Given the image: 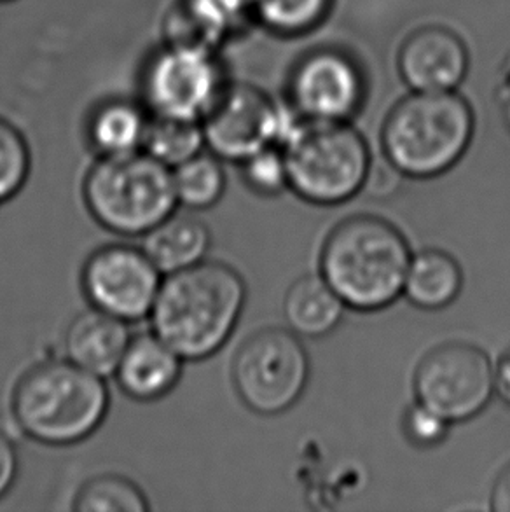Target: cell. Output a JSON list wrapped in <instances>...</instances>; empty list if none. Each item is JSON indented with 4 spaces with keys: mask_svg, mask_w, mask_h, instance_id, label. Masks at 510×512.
Segmentation results:
<instances>
[{
    "mask_svg": "<svg viewBox=\"0 0 510 512\" xmlns=\"http://www.w3.org/2000/svg\"><path fill=\"white\" fill-rule=\"evenodd\" d=\"M247 284L229 264L205 259L163 277L149 322L184 362L214 357L228 345L247 305Z\"/></svg>",
    "mask_w": 510,
    "mask_h": 512,
    "instance_id": "6da1fadb",
    "label": "cell"
},
{
    "mask_svg": "<svg viewBox=\"0 0 510 512\" xmlns=\"http://www.w3.org/2000/svg\"><path fill=\"white\" fill-rule=\"evenodd\" d=\"M111 392L104 378L70 360L37 362L21 374L11 394V416L23 436L51 448L90 439L109 415Z\"/></svg>",
    "mask_w": 510,
    "mask_h": 512,
    "instance_id": "7a4b0ae2",
    "label": "cell"
},
{
    "mask_svg": "<svg viewBox=\"0 0 510 512\" xmlns=\"http://www.w3.org/2000/svg\"><path fill=\"white\" fill-rule=\"evenodd\" d=\"M411 249L392 222L353 215L332 229L320 256V275L357 312H380L404 294Z\"/></svg>",
    "mask_w": 510,
    "mask_h": 512,
    "instance_id": "3957f363",
    "label": "cell"
},
{
    "mask_svg": "<svg viewBox=\"0 0 510 512\" xmlns=\"http://www.w3.org/2000/svg\"><path fill=\"white\" fill-rule=\"evenodd\" d=\"M474 132V111L458 91H411L388 114L381 147L404 177L434 179L462 160Z\"/></svg>",
    "mask_w": 510,
    "mask_h": 512,
    "instance_id": "277c9868",
    "label": "cell"
},
{
    "mask_svg": "<svg viewBox=\"0 0 510 512\" xmlns=\"http://www.w3.org/2000/svg\"><path fill=\"white\" fill-rule=\"evenodd\" d=\"M84 207L112 235L142 238L179 205L172 168L145 151L97 158L83 179Z\"/></svg>",
    "mask_w": 510,
    "mask_h": 512,
    "instance_id": "5b68a950",
    "label": "cell"
},
{
    "mask_svg": "<svg viewBox=\"0 0 510 512\" xmlns=\"http://www.w3.org/2000/svg\"><path fill=\"white\" fill-rule=\"evenodd\" d=\"M289 189L315 205H339L362 193L371 167L364 135L350 123L294 118L283 135Z\"/></svg>",
    "mask_w": 510,
    "mask_h": 512,
    "instance_id": "8992f818",
    "label": "cell"
},
{
    "mask_svg": "<svg viewBox=\"0 0 510 512\" xmlns=\"http://www.w3.org/2000/svg\"><path fill=\"white\" fill-rule=\"evenodd\" d=\"M231 83L221 48L165 39L145 58L138 77L140 102L152 116L203 121Z\"/></svg>",
    "mask_w": 510,
    "mask_h": 512,
    "instance_id": "52a82bcc",
    "label": "cell"
},
{
    "mask_svg": "<svg viewBox=\"0 0 510 512\" xmlns=\"http://www.w3.org/2000/svg\"><path fill=\"white\" fill-rule=\"evenodd\" d=\"M240 401L257 415L276 416L296 406L310 381V357L287 329H261L243 341L231 364Z\"/></svg>",
    "mask_w": 510,
    "mask_h": 512,
    "instance_id": "ba28073f",
    "label": "cell"
},
{
    "mask_svg": "<svg viewBox=\"0 0 510 512\" xmlns=\"http://www.w3.org/2000/svg\"><path fill=\"white\" fill-rule=\"evenodd\" d=\"M416 401L453 423L479 415L495 394L488 353L469 343H446L428 352L414 373Z\"/></svg>",
    "mask_w": 510,
    "mask_h": 512,
    "instance_id": "9c48e42d",
    "label": "cell"
},
{
    "mask_svg": "<svg viewBox=\"0 0 510 512\" xmlns=\"http://www.w3.org/2000/svg\"><path fill=\"white\" fill-rule=\"evenodd\" d=\"M294 118L261 88L231 81L201 126L208 151L240 165L266 147L280 146Z\"/></svg>",
    "mask_w": 510,
    "mask_h": 512,
    "instance_id": "30bf717a",
    "label": "cell"
},
{
    "mask_svg": "<svg viewBox=\"0 0 510 512\" xmlns=\"http://www.w3.org/2000/svg\"><path fill=\"white\" fill-rule=\"evenodd\" d=\"M163 282L142 247L107 243L93 250L81 268V289L88 305L128 324L149 319Z\"/></svg>",
    "mask_w": 510,
    "mask_h": 512,
    "instance_id": "8fae6325",
    "label": "cell"
},
{
    "mask_svg": "<svg viewBox=\"0 0 510 512\" xmlns=\"http://www.w3.org/2000/svg\"><path fill=\"white\" fill-rule=\"evenodd\" d=\"M366 98V77L346 51L320 48L297 62L289 77L290 111L297 118L350 123Z\"/></svg>",
    "mask_w": 510,
    "mask_h": 512,
    "instance_id": "7c38bea8",
    "label": "cell"
},
{
    "mask_svg": "<svg viewBox=\"0 0 510 512\" xmlns=\"http://www.w3.org/2000/svg\"><path fill=\"white\" fill-rule=\"evenodd\" d=\"M469 65L467 44L455 30L441 25L418 28L400 46V77L411 91H458Z\"/></svg>",
    "mask_w": 510,
    "mask_h": 512,
    "instance_id": "4fadbf2b",
    "label": "cell"
},
{
    "mask_svg": "<svg viewBox=\"0 0 510 512\" xmlns=\"http://www.w3.org/2000/svg\"><path fill=\"white\" fill-rule=\"evenodd\" d=\"M184 359L159 336L133 334L114 371L119 390L135 402H158L179 387Z\"/></svg>",
    "mask_w": 510,
    "mask_h": 512,
    "instance_id": "5bb4252c",
    "label": "cell"
},
{
    "mask_svg": "<svg viewBox=\"0 0 510 512\" xmlns=\"http://www.w3.org/2000/svg\"><path fill=\"white\" fill-rule=\"evenodd\" d=\"M131 324L109 313L88 308L63 333V357L100 378L114 376L119 360L131 341Z\"/></svg>",
    "mask_w": 510,
    "mask_h": 512,
    "instance_id": "9a60e30c",
    "label": "cell"
},
{
    "mask_svg": "<svg viewBox=\"0 0 510 512\" xmlns=\"http://www.w3.org/2000/svg\"><path fill=\"white\" fill-rule=\"evenodd\" d=\"M212 229L194 212L179 208L142 236V249L161 275L193 268L208 259L212 249Z\"/></svg>",
    "mask_w": 510,
    "mask_h": 512,
    "instance_id": "2e32d148",
    "label": "cell"
},
{
    "mask_svg": "<svg viewBox=\"0 0 510 512\" xmlns=\"http://www.w3.org/2000/svg\"><path fill=\"white\" fill-rule=\"evenodd\" d=\"M254 23L250 0H179L165 39H187L221 48Z\"/></svg>",
    "mask_w": 510,
    "mask_h": 512,
    "instance_id": "e0dca14e",
    "label": "cell"
},
{
    "mask_svg": "<svg viewBox=\"0 0 510 512\" xmlns=\"http://www.w3.org/2000/svg\"><path fill=\"white\" fill-rule=\"evenodd\" d=\"M151 112L133 98H107L91 109L84 137L97 158L142 151Z\"/></svg>",
    "mask_w": 510,
    "mask_h": 512,
    "instance_id": "ac0fdd59",
    "label": "cell"
},
{
    "mask_svg": "<svg viewBox=\"0 0 510 512\" xmlns=\"http://www.w3.org/2000/svg\"><path fill=\"white\" fill-rule=\"evenodd\" d=\"M346 305L320 273L297 278L283 299V315L299 338H322L341 324Z\"/></svg>",
    "mask_w": 510,
    "mask_h": 512,
    "instance_id": "d6986e66",
    "label": "cell"
},
{
    "mask_svg": "<svg viewBox=\"0 0 510 512\" xmlns=\"http://www.w3.org/2000/svg\"><path fill=\"white\" fill-rule=\"evenodd\" d=\"M463 287L462 266L444 250H421L411 257L404 296L423 310H442L455 303Z\"/></svg>",
    "mask_w": 510,
    "mask_h": 512,
    "instance_id": "ffe728a7",
    "label": "cell"
},
{
    "mask_svg": "<svg viewBox=\"0 0 510 512\" xmlns=\"http://www.w3.org/2000/svg\"><path fill=\"white\" fill-rule=\"evenodd\" d=\"M172 173L177 205L189 212L210 210L226 194L228 175L224 161L208 149L173 168Z\"/></svg>",
    "mask_w": 510,
    "mask_h": 512,
    "instance_id": "44dd1931",
    "label": "cell"
},
{
    "mask_svg": "<svg viewBox=\"0 0 510 512\" xmlns=\"http://www.w3.org/2000/svg\"><path fill=\"white\" fill-rule=\"evenodd\" d=\"M207 149L200 121L152 116L142 151L165 167L177 168Z\"/></svg>",
    "mask_w": 510,
    "mask_h": 512,
    "instance_id": "7402d4cb",
    "label": "cell"
},
{
    "mask_svg": "<svg viewBox=\"0 0 510 512\" xmlns=\"http://www.w3.org/2000/svg\"><path fill=\"white\" fill-rule=\"evenodd\" d=\"M72 509L79 512H145L151 509L142 488L119 474H100L77 490Z\"/></svg>",
    "mask_w": 510,
    "mask_h": 512,
    "instance_id": "603a6c76",
    "label": "cell"
},
{
    "mask_svg": "<svg viewBox=\"0 0 510 512\" xmlns=\"http://www.w3.org/2000/svg\"><path fill=\"white\" fill-rule=\"evenodd\" d=\"M254 21L273 34L294 37L318 27L332 0H250Z\"/></svg>",
    "mask_w": 510,
    "mask_h": 512,
    "instance_id": "cb8c5ba5",
    "label": "cell"
},
{
    "mask_svg": "<svg viewBox=\"0 0 510 512\" xmlns=\"http://www.w3.org/2000/svg\"><path fill=\"white\" fill-rule=\"evenodd\" d=\"M32 172V151L25 135L0 118V207L21 193Z\"/></svg>",
    "mask_w": 510,
    "mask_h": 512,
    "instance_id": "d4e9b609",
    "label": "cell"
},
{
    "mask_svg": "<svg viewBox=\"0 0 510 512\" xmlns=\"http://www.w3.org/2000/svg\"><path fill=\"white\" fill-rule=\"evenodd\" d=\"M243 184L264 198H271L289 189V177L282 147L271 146L252 154L240 163Z\"/></svg>",
    "mask_w": 510,
    "mask_h": 512,
    "instance_id": "484cf974",
    "label": "cell"
},
{
    "mask_svg": "<svg viewBox=\"0 0 510 512\" xmlns=\"http://www.w3.org/2000/svg\"><path fill=\"white\" fill-rule=\"evenodd\" d=\"M449 429L451 423L446 418L420 401L411 404L404 415V432L407 439L418 448H434L444 443Z\"/></svg>",
    "mask_w": 510,
    "mask_h": 512,
    "instance_id": "4316f807",
    "label": "cell"
},
{
    "mask_svg": "<svg viewBox=\"0 0 510 512\" xmlns=\"http://www.w3.org/2000/svg\"><path fill=\"white\" fill-rule=\"evenodd\" d=\"M404 180V173L399 168L392 165L390 161H371V167L367 172L366 180L362 193L371 196V198H388L399 191L400 184Z\"/></svg>",
    "mask_w": 510,
    "mask_h": 512,
    "instance_id": "83f0119b",
    "label": "cell"
},
{
    "mask_svg": "<svg viewBox=\"0 0 510 512\" xmlns=\"http://www.w3.org/2000/svg\"><path fill=\"white\" fill-rule=\"evenodd\" d=\"M20 472V455L13 439L0 430V500L13 490Z\"/></svg>",
    "mask_w": 510,
    "mask_h": 512,
    "instance_id": "f1b7e54d",
    "label": "cell"
},
{
    "mask_svg": "<svg viewBox=\"0 0 510 512\" xmlns=\"http://www.w3.org/2000/svg\"><path fill=\"white\" fill-rule=\"evenodd\" d=\"M491 509L498 512H510V465L500 472L493 492H491Z\"/></svg>",
    "mask_w": 510,
    "mask_h": 512,
    "instance_id": "f546056e",
    "label": "cell"
},
{
    "mask_svg": "<svg viewBox=\"0 0 510 512\" xmlns=\"http://www.w3.org/2000/svg\"><path fill=\"white\" fill-rule=\"evenodd\" d=\"M495 394L510 406V346L495 367Z\"/></svg>",
    "mask_w": 510,
    "mask_h": 512,
    "instance_id": "4dcf8cb0",
    "label": "cell"
},
{
    "mask_svg": "<svg viewBox=\"0 0 510 512\" xmlns=\"http://www.w3.org/2000/svg\"><path fill=\"white\" fill-rule=\"evenodd\" d=\"M502 112H504V121L507 128L510 130V91L505 95L504 105H502Z\"/></svg>",
    "mask_w": 510,
    "mask_h": 512,
    "instance_id": "1f68e13d",
    "label": "cell"
},
{
    "mask_svg": "<svg viewBox=\"0 0 510 512\" xmlns=\"http://www.w3.org/2000/svg\"><path fill=\"white\" fill-rule=\"evenodd\" d=\"M6 2H13V0H0V4H6Z\"/></svg>",
    "mask_w": 510,
    "mask_h": 512,
    "instance_id": "d6a6232c",
    "label": "cell"
}]
</instances>
